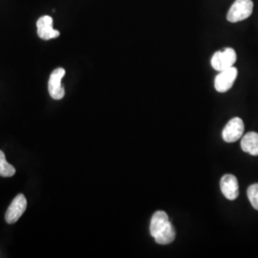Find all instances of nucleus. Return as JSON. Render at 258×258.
I'll return each mask as SVG.
<instances>
[{"instance_id": "nucleus-1", "label": "nucleus", "mask_w": 258, "mask_h": 258, "mask_svg": "<svg viewBox=\"0 0 258 258\" xmlns=\"http://www.w3.org/2000/svg\"><path fill=\"white\" fill-rule=\"evenodd\" d=\"M150 234L160 245H168L174 241L175 229L166 212L158 211L153 214L150 221Z\"/></svg>"}, {"instance_id": "nucleus-2", "label": "nucleus", "mask_w": 258, "mask_h": 258, "mask_svg": "<svg viewBox=\"0 0 258 258\" xmlns=\"http://www.w3.org/2000/svg\"><path fill=\"white\" fill-rule=\"evenodd\" d=\"M253 11L252 0H235L228 12L227 19L231 23L249 19Z\"/></svg>"}, {"instance_id": "nucleus-3", "label": "nucleus", "mask_w": 258, "mask_h": 258, "mask_svg": "<svg viewBox=\"0 0 258 258\" xmlns=\"http://www.w3.org/2000/svg\"><path fill=\"white\" fill-rule=\"evenodd\" d=\"M236 52L232 48H225L214 53L212 57V66L216 71L221 72L231 68L236 61Z\"/></svg>"}, {"instance_id": "nucleus-4", "label": "nucleus", "mask_w": 258, "mask_h": 258, "mask_svg": "<svg viewBox=\"0 0 258 258\" xmlns=\"http://www.w3.org/2000/svg\"><path fill=\"white\" fill-rule=\"evenodd\" d=\"M237 75L238 71L233 66L221 71L214 80V87L216 91L219 93L228 92L235 82Z\"/></svg>"}, {"instance_id": "nucleus-5", "label": "nucleus", "mask_w": 258, "mask_h": 258, "mask_svg": "<svg viewBox=\"0 0 258 258\" xmlns=\"http://www.w3.org/2000/svg\"><path fill=\"white\" fill-rule=\"evenodd\" d=\"M65 76V70L63 68H56L50 76L48 83V90L50 96L55 100H61L65 95V90L61 84V81Z\"/></svg>"}, {"instance_id": "nucleus-6", "label": "nucleus", "mask_w": 258, "mask_h": 258, "mask_svg": "<svg viewBox=\"0 0 258 258\" xmlns=\"http://www.w3.org/2000/svg\"><path fill=\"white\" fill-rule=\"evenodd\" d=\"M27 209V200L23 194H19L15 197L13 202L6 212L5 220L8 224H15L18 222L22 214L25 212Z\"/></svg>"}, {"instance_id": "nucleus-7", "label": "nucleus", "mask_w": 258, "mask_h": 258, "mask_svg": "<svg viewBox=\"0 0 258 258\" xmlns=\"http://www.w3.org/2000/svg\"><path fill=\"white\" fill-rule=\"evenodd\" d=\"M244 133V122L238 117L232 118L223 129L222 137L227 143H234L238 141Z\"/></svg>"}, {"instance_id": "nucleus-8", "label": "nucleus", "mask_w": 258, "mask_h": 258, "mask_svg": "<svg viewBox=\"0 0 258 258\" xmlns=\"http://www.w3.org/2000/svg\"><path fill=\"white\" fill-rule=\"evenodd\" d=\"M220 187L222 194L228 200H235L239 195V185L237 178L232 174H226L222 177Z\"/></svg>"}, {"instance_id": "nucleus-9", "label": "nucleus", "mask_w": 258, "mask_h": 258, "mask_svg": "<svg viewBox=\"0 0 258 258\" xmlns=\"http://www.w3.org/2000/svg\"><path fill=\"white\" fill-rule=\"evenodd\" d=\"M54 20L50 16H43L37 21V35L43 40L59 37V32L53 27Z\"/></svg>"}, {"instance_id": "nucleus-10", "label": "nucleus", "mask_w": 258, "mask_h": 258, "mask_svg": "<svg viewBox=\"0 0 258 258\" xmlns=\"http://www.w3.org/2000/svg\"><path fill=\"white\" fill-rule=\"evenodd\" d=\"M241 148L250 155L258 156V133H247L241 140Z\"/></svg>"}, {"instance_id": "nucleus-11", "label": "nucleus", "mask_w": 258, "mask_h": 258, "mask_svg": "<svg viewBox=\"0 0 258 258\" xmlns=\"http://www.w3.org/2000/svg\"><path fill=\"white\" fill-rule=\"evenodd\" d=\"M16 168L6 161L5 154L0 150V176L1 177H12L16 174Z\"/></svg>"}, {"instance_id": "nucleus-12", "label": "nucleus", "mask_w": 258, "mask_h": 258, "mask_svg": "<svg viewBox=\"0 0 258 258\" xmlns=\"http://www.w3.org/2000/svg\"><path fill=\"white\" fill-rule=\"evenodd\" d=\"M247 194L251 206L253 207V209L258 211V184L249 185Z\"/></svg>"}]
</instances>
